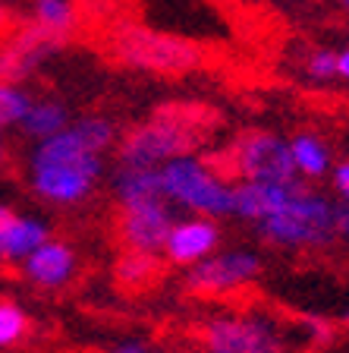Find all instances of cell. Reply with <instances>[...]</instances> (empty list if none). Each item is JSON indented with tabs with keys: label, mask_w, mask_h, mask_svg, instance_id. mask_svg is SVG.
Listing matches in <instances>:
<instances>
[{
	"label": "cell",
	"mask_w": 349,
	"mask_h": 353,
	"mask_svg": "<svg viewBox=\"0 0 349 353\" xmlns=\"http://www.w3.org/2000/svg\"><path fill=\"white\" fill-rule=\"evenodd\" d=\"M10 218H13V212H10L7 205H0V228H3V224H7Z\"/></svg>",
	"instance_id": "83f0119b"
},
{
	"label": "cell",
	"mask_w": 349,
	"mask_h": 353,
	"mask_svg": "<svg viewBox=\"0 0 349 353\" xmlns=\"http://www.w3.org/2000/svg\"><path fill=\"white\" fill-rule=\"evenodd\" d=\"M299 190H306L299 180H293V183H248V180H242L240 186H233V214L258 224L271 214L284 212Z\"/></svg>",
	"instance_id": "7c38bea8"
},
{
	"label": "cell",
	"mask_w": 349,
	"mask_h": 353,
	"mask_svg": "<svg viewBox=\"0 0 349 353\" xmlns=\"http://www.w3.org/2000/svg\"><path fill=\"white\" fill-rule=\"evenodd\" d=\"M233 168L248 183H293L299 180L290 142L274 132H248L233 145Z\"/></svg>",
	"instance_id": "8992f818"
},
{
	"label": "cell",
	"mask_w": 349,
	"mask_h": 353,
	"mask_svg": "<svg viewBox=\"0 0 349 353\" xmlns=\"http://www.w3.org/2000/svg\"><path fill=\"white\" fill-rule=\"evenodd\" d=\"M25 328H29V319H25V312H22L16 303H0V347H10L16 344V341L25 334Z\"/></svg>",
	"instance_id": "7402d4cb"
},
{
	"label": "cell",
	"mask_w": 349,
	"mask_h": 353,
	"mask_svg": "<svg viewBox=\"0 0 349 353\" xmlns=\"http://www.w3.org/2000/svg\"><path fill=\"white\" fill-rule=\"evenodd\" d=\"M73 130L82 139V145L95 154H101L104 148L114 142V126H110L104 117H82L79 123H73Z\"/></svg>",
	"instance_id": "ffe728a7"
},
{
	"label": "cell",
	"mask_w": 349,
	"mask_h": 353,
	"mask_svg": "<svg viewBox=\"0 0 349 353\" xmlns=\"http://www.w3.org/2000/svg\"><path fill=\"white\" fill-rule=\"evenodd\" d=\"M334 186L340 190V196L349 202V164H340V168L334 170Z\"/></svg>",
	"instance_id": "d4e9b609"
},
{
	"label": "cell",
	"mask_w": 349,
	"mask_h": 353,
	"mask_svg": "<svg viewBox=\"0 0 349 353\" xmlns=\"http://www.w3.org/2000/svg\"><path fill=\"white\" fill-rule=\"evenodd\" d=\"M334 234L349 240V202L346 205H334Z\"/></svg>",
	"instance_id": "cb8c5ba5"
},
{
	"label": "cell",
	"mask_w": 349,
	"mask_h": 353,
	"mask_svg": "<svg viewBox=\"0 0 349 353\" xmlns=\"http://www.w3.org/2000/svg\"><path fill=\"white\" fill-rule=\"evenodd\" d=\"M262 274V259L248 250H230L189 265L186 284L198 294H233Z\"/></svg>",
	"instance_id": "ba28073f"
},
{
	"label": "cell",
	"mask_w": 349,
	"mask_h": 353,
	"mask_svg": "<svg viewBox=\"0 0 349 353\" xmlns=\"http://www.w3.org/2000/svg\"><path fill=\"white\" fill-rule=\"evenodd\" d=\"M60 48H63V35L47 32V29H41V26H29V29L16 32V35L0 48V82L25 79L44 60H51Z\"/></svg>",
	"instance_id": "30bf717a"
},
{
	"label": "cell",
	"mask_w": 349,
	"mask_h": 353,
	"mask_svg": "<svg viewBox=\"0 0 349 353\" xmlns=\"http://www.w3.org/2000/svg\"><path fill=\"white\" fill-rule=\"evenodd\" d=\"M32 98L25 92L13 85V82H0V126H10V123H19L29 110Z\"/></svg>",
	"instance_id": "44dd1931"
},
{
	"label": "cell",
	"mask_w": 349,
	"mask_h": 353,
	"mask_svg": "<svg viewBox=\"0 0 349 353\" xmlns=\"http://www.w3.org/2000/svg\"><path fill=\"white\" fill-rule=\"evenodd\" d=\"M306 70H308V76L312 79H334L337 76V54H330V51H315L312 57L306 60Z\"/></svg>",
	"instance_id": "603a6c76"
},
{
	"label": "cell",
	"mask_w": 349,
	"mask_h": 353,
	"mask_svg": "<svg viewBox=\"0 0 349 353\" xmlns=\"http://www.w3.org/2000/svg\"><path fill=\"white\" fill-rule=\"evenodd\" d=\"M204 110L198 108H160L148 123L136 126L120 142L123 168H164L173 158L192 154L208 136Z\"/></svg>",
	"instance_id": "7a4b0ae2"
},
{
	"label": "cell",
	"mask_w": 349,
	"mask_h": 353,
	"mask_svg": "<svg viewBox=\"0 0 349 353\" xmlns=\"http://www.w3.org/2000/svg\"><path fill=\"white\" fill-rule=\"evenodd\" d=\"M160 190L167 202H180L204 218L233 214V186L220 183L218 174L192 154L173 158L160 168Z\"/></svg>",
	"instance_id": "277c9868"
},
{
	"label": "cell",
	"mask_w": 349,
	"mask_h": 353,
	"mask_svg": "<svg viewBox=\"0 0 349 353\" xmlns=\"http://www.w3.org/2000/svg\"><path fill=\"white\" fill-rule=\"evenodd\" d=\"M114 192L120 205H138V202H154L164 199L160 190V168H116L114 174Z\"/></svg>",
	"instance_id": "9a60e30c"
},
{
	"label": "cell",
	"mask_w": 349,
	"mask_h": 353,
	"mask_svg": "<svg viewBox=\"0 0 349 353\" xmlns=\"http://www.w3.org/2000/svg\"><path fill=\"white\" fill-rule=\"evenodd\" d=\"M164 274V265H160L158 256L151 252H132L126 250L116 262V281L126 290H148L154 281Z\"/></svg>",
	"instance_id": "2e32d148"
},
{
	"label": "cell",
	"mask_w": 349,
	"mask_h": 353,
	"mask_svg": "<svg viewBox=\"0 0 349 353\" xmlns=\"http://www.w3.org/2000/svg\"><path fill=\"white\" fill-rule=\"evenodd\" d=\"M218 243H220L218 221L198 214V218L176 221L167 243H164V252H167V259L176 265H195L211 256V252L218 250Z\"/></svg>",
	"instance_id": "8fae6325"
},
{
	"label": "cell",
	"mask_w": 349,
	"mask_h": 353,
	"mask_svg": "<svg viewBox=\"0 0 349 353\" xmlns=\"http://www.w3.org/2000/svg\"><path fill=\"white\" fill-rule=\"evenodd\" d=\"M47 243V224L38 218H10L0 228V262H25Z\"/></svg>",
	"instance_id": "5bb4252c"
},
{
	"label": "cell",
	"mask_w": 349,
	"mask_h": 353,
	"mask_svg": "<svg viewBox=\"0 0 349 353\" xmlns=\"http://www.w3.org/2000/svg\"><path fill=\"white\" fill-rule=\"evenodd\" d=\"M3 26H7V13H3V7H0V32H3Z\"/></svg>",
	"instance_id": "f1b7e54d"
},
{
	"label": "cell",
	"mask_w": 349,
	"mask_h": 353,
	"mask_svg": "<svg viewBox=\"0 0 349 353\" xmlns=\"http://www.w3.org/2000/svg\"><path fill=\"white\" fill-rule=\"evenodd\" d=\"M176 218L170 212L167 199H154V202H138V205H123L120 212V240L126 250L132 252H164L170 230H173Z\"/></svg>",
	"instance_id": "9c48e42d"
},
{
	"label": "cell",
	"mask_w": 349,
	"mask_h": 353,
	"mask_svg": "<svg viewBox=\"0 0 349 353\" xmlns=\"http://www.w3.org/2000/svg\"><path fill=\"white\" fill-rule=\"evenodd\" d=\"M290 154H293V164H296V174L302 176H324L330 168V154H328V145L308 132L296 136L290 142Z\"/></svg>",
	"instance_id": "ac0fdd59"
},
{
	"label": "cell",
	"mask_w": 349,
	"mask_h": 353,
	"mask_svg": "<svg viewBox=\"0 0 349 353\" xmlns=\"http://www.w3.org/2000/svg\"><path fill=\"white\" fill-rule=\"evenodd\" d=\"M277 246H324L334 240V205L315 192L299 190L284 212L255 224Z\"/></svg>",
	"instance_id": "5b68a950"
},
{
	"label": "cell",
	"mask_w": 349,
	"mask_h": 353,
	"mask_svg": "<svg viewBox=\"0 0 349 353\" xmlns=\"http://www.w3.org/2000/svg\"><path fill=\"white\" fill-rule=\"evenodd\" d=\"M343 7H346V10H349V0H343Z\"/></svg>",
	"instance_id": "f546056e"
},
{
	"label": "cell",
	"mask_w": 349,
	"mask_h": 353,
	"mask_svg": "<svg viewBox=\"0 0 349 353\" xmlns=\"http://www.w3.org/2000/svg\"><path fill=\"white\" fill-rule=\"evenodd\" d=\"M337 76H343V79H349V48L346 51L337 54Z\"/></svg>",
	"instance_id": "4316f807"
},
{
	"label": "cell",
	"mask_w": 349,
	"mask_h": 353,
	"mask_svg": "<svg viewBox=\"0 0 349 353\" xmlns=\"http://www.w3.org/2000/svg\"><path fill=\"white\" fill-rule=\"evenodd\" d=\"M101 176V154L88 152L73 126L41 139L32 152V186L51 202H82Z\"/></svg>",
	"instance_id": "6da1fadb"
},
{
	"label": "cell",
	"mask_w": 349,
	"mask_h": 353,
	"mask_svg": "<svg viewBox=\"0 0 349 353\" xmlns=\"http://www.w3.org/2000/svg\"><path fill=\"white\" fill-rule=\"evenodd\" d=\"M208 353H284V338L274 322L262 316L211 319L202 331Z\"/></svg>",
	"instance_id": "52a82bcc"
},
{
	"label": "cell",
	"mask_w": 349,
	"mask_h": 353,
	"mask_svg": "<svg viewBox=\"0 0 349 353\" xmlns=\"http://www.w3.org/2000/svg\"><path fill=\"white\" fill-rule=\"evenodd\" d=\"M76 22L73 0H35V26L66 35Z\"/></svg>",
	"instance_id": "d6986e66"
},
{
	"label": "cell",
	"mask_w": 349,
	"mask_h": 353,
	"mask_svg": "<svg viewBox=\"0 0 349 353\" xmlns=\"http://www.w3.org/2000/svg\"><path fill=\"white\" fill-rule=\"evenodd\" d=\"M110 353H151L142 341H123V344H116Z\"/></svg>",
	"instance_id": "484cf974"
},
{
	"label": "cell",
	"mask_w": 349,
	"mask_h": 353,
	"mask_svg": "<svg viewBox=\"0 0 349 353\" xmlns=\"http://www.w3.org/2000/svg\"><path fill=\"white\" fill-rule=\"evenodd\" d=\"M19 126L25 136H35L41 142L47 136H54V132L66 130L70 117H66V108L57 101H32L29 110H25V117L19 120Z\"/></svg>",
	"instance_id": "e0dca14e"
},
{
	"label": "cell",
	"mask_w": 349,
	"mask_h": 353,
	"mask_svg": "<svg viewBox=\"0 0 349 353\" xmlns=\"http://www.w3.org/2000/svg\"><path fill=\"white\" fill-rule=\"evenodd\" d=\"M22 272L38 287H47V290L63 287L76 272V252L60 240H47L22 262Z\"/></svg>",
	"instance_id": "4fadbf2b"
},
{
	"label": "cell",
	"mask_w": 349,
	"mask_h": 353,
	"mask_svg": "<svg viewBox=\"0 0 349 353\" xmlns=\"http://www.w3.org/2000/svg\"><path fill=\"white\" fill-rule=\"evenodd\" d=\"M114 51L123 63L136 66V70H151V73H167V76L192 73V70H198L204 63V51L195 41L142 29V26H123L116 32Z\"/></svg>",
	"instance_id": "3957f363"
},
{
	"label": "cell",
	"mask_w": 349,
	"mask_h": 353,
	"mask_svg": "<svg viewBox=\"0 0 349 353\" xmlns=\"http://www.w3.org/2000/svg\"><path fill=\"white\" fill-rule=\"evenodd\" d=\"M346 322H349V312H346Z\"/></svg>",
	"instance_id": "4dcf8cb0"
}]
</instances>
